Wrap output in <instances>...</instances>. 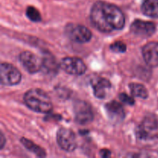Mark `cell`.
Returning <instances> with one entry per match:
<instances>
[{"mask_svg":"<svg viewBox=\"0 0 158 158\" xmlns=\"http://www.w3.org/2000/svg\"><path fill=\"white\" fill-rule=\"evenodd\" d=\"M100 156H101L102 157H108L111 155L110 151H108V150H106V149L101 150L100 152Z\"/></svg>","mask_w":158,"mask_h":158,"instance_id":"21","label":"cell"},{"mask_svg":"<svg viewBox=\"0 0 158 158\" xmlns=\"http://www.w3.org/2000/svg\"><path fill=\"white\" fill-rule=\"evenodd\" d=\"M0 138H1V140H0V146H1V148H3L5 143H6V139H5L2 133H1V134H0Z\"/></svg>","mask_w":158,"mask_h":158,"instance_id":"22","label":"cell"},{"mask_svg":"<svg viewBox=\"0 0 158 158\" xmlns=\"http://www.w3.org/2000/svg\"><path fill=\"white\" fill-rule=\"evenodd\" d=\"M66 35L73 41L79 43L89 42L92 38V32L83 25L69 23L65 28Z\"/></svg>","mask_w":158,"mask_h":158,"instance_id":"4","label":"cell"},{"mask_svg":"<svg viewBox=\"0 0 158 158\" xmlns=\"http://www.w3.org/2000/svg\"><path fill=\"white\" fill-rule=\"evenodd\" d=\"M106 114L110 120L114 123L123 121L125 117V112L123 106L118 102L113 100L105 105Z\"/></svg>","mask_w":158,"mask_h":158,"instance_id":"11","label":"cell"},{"mask_svg":"<svg viewBox=\"0 0 158 158\" xmlns=\"http://www.w3.org/2000/svg\"><path fill=\"white\" fill-rule=\"evenodd\" d=\"M21 73L17 68L7 63H2L0 66V82L5 86H14L20 83Z\"/></svg>","mask_w":158,"mask_h":158,"instance_id":"5","label":"cell"},{"mask_svg":"<svg viewBox=\"0 0 158 158\" xmlns=\"http://www.w3.org/2000/svg\"><path fill=\"white\" fill-rule=\"evenodd\" d=\"M57 68L58 65L54 57L49 52L45 53L44 56L42 59V69H44L48 73H51L56 72Z\"/></svg>","mask_w":158,"mask_h":158,"instance_id":"15","label":"cell"},{"mask_svg":"<svg viewBox=\"0 0 158 158\" xmlns=\"http://www.w3.org/2000/svg\"><path fill=\"white\" fill-rule=\"evenodd\" d=\"M142 54L147 64L152 67L158 66V42H151L145 45Z\"/></svg>","mask_w":158,"mask_h":158,"instance_id":"12","label":"cell"},{"mask_svg":"<svg viewBox=\"0 0 158 158\" xmlns=\"http://www.w3.org/2000/svg\"><path fill=\"white\" fill-rule=\"evenodd\" d=\"M110 49L113 51V52L123 53V52H126L127 46L124 43H123V42L117 41V42H115V43H113V44L111 45Z\"/></svg>","mask_w":158,"mask_h":158,"instance_id":"19","label":"cell"},{"mask_svg":"<svg viewBox=\"0 0 158 158\" xmlns=\"http://www.w3.org/2000/svg\"><path fill=\"white\" fill-rule=\"evenodd\" d=\"M21 143H23V146L28 150V151H31L32 153L35 154V155L38 156V157H43L46 156V152H45L44 150L42 148H40L38 145L35 144L32 141L28 140L26 138H22L21 139Z\"/></svg>","mask_w":158,"mask_h":158,"instance_id":"16","label":"cell"},{"mask_svg":"<svg viewBox=\"0 0 158 158\" xmlns=\"http://www.w3.org/2000/svg\"><path fill=\"white\" fill-rule=\"evenodd\" d=\"M131 30L137 36L147 38L155 32L156 26L152 22L137 19L131 24Z\"/></svg>","mask_w":158,"mask_h":158,"instance_id":"10","label":"cell"},{"mask_svg":"<svg viewBox=\"0 0 158 158\" xmlns=\"http://www.w3.org/2000/svg\"><path fill=\"white\" fill-rule=\"evenodd\" d=\"M141 10L144 15L151 18L158 17V0H143Z\"/></svg>","mask_w":158,"mask_h":158,"instance_id":"14","label":"cell"},{"mask_svg":"<svg viewBox=\"0 0 158 158\" xmlns=\"http://www.w3.org/2000/svg\"><path fill=\"white\" fill-rule=\"evenodd\" d=\"M24 102L32 110L41 114H47L52 109L51 99L45 91L40 89H31L24 95Z\"/></svg>","mask_w":158,"mask_h":158,"instance_id":"2","label":"cell"},{"mask_svg":"<svg viewBox=\"0 0 158 158\" xmlns=\"http://www.w3.org/2000/svg\"><path fill=\"white\" fill-rule=\"evenodd\" d=\"M19 58L22 66L29 73H35L42 69V60L29 51L20 53Z\"/></svg>","mask_w":158,"mask_h":158,"instance_id":"9","label":"cell"},{"mask_svg":"<svg viewBox=\"0 0 158 158\" xmlns=\"http://www.w3.org/2000/svg\"><path fill=\"white\" fill-rule=\"evenodd\" d=\"M92 25L102 32H111L124 27L125 17L120 8L115 5L98 1L90 11Z\"/></svg>","mask_w":158,"mask_h":158,"instance_id":"1","label":"cell"},{"mask_svg":"<svg viewBox=\"0 0 158 158\" xmlns=\"http://www.w3.org/2000/svg\"><path fill=\"white\" fill-rule=\"evenodd\" d=\"M26 16L31 20V21L34 22V23H38V22L41 21V15H40V12L35 9L33 6H29L26 9Z\"/></svg>","mask_w":158,"mask_h":158,"instance_id":"18","label":"cell"},{"mask_svg":"<svg viewBox=\"0 0 158 158\" xmlns=\"http://www.w3.org/2000/svg\"><path fill=\"white\" fill-rule=\"evenodd\" d=\"M157 130L158 120L157 117L154 114H148L137 128V136L140 140H151L157 137Z\"/></svg>","mask_w":158,"mask_h":158,"instance_id":"3","label":"cell"},{"mask_svg":"<svg viewBox=\"0 0 158 158\" xmlns=\"http://www.w3.org/2000/svg\"><path fill=\"white\" fill-rule=\"evenodd\" d=\"M119 98H120V101L122 103H125V104L127 105H134V99L132 97H130L129 95H127L125 93H121V94L119 95Z\"/></svg>","mask_w":158,"mask_h":158,"instance_id":"20","label":"cell"},{"mask_svg":"<svg viewBox=\"0 0 158 158\" xmlns=\"http://www.w3.org/2000/svg\"><path fill=\"white\" fill-rule=\"evenodd\" d=\"M94 94L97 98L104 99L111 88V83L105 78H98L92 81Z\"/></svg>","mask_w":158,"mask_h":158,"instance_id":"13","label":"cell"},{"mask_svg":"<svg viewBox=\"0 0 158 158\" xmlns=\"http://www.w3.org/2000/svg\"><path fill=\"white\" fill-rule=\"evenodd\" d=\"M73 112L75 120L81 125L89 123L94 120V113L92 107L87 102L77 100L74 103Z\"/></svg>","mask_w":158,"mask_h":158,"instance_id":"6","label":"cell"},{"mask_svg":"<svg viewBox=\"0 0 158 158\" xmlns=\"http://www.w3.org/2000/svg\"><path fill=\"white\" fill-rule=\"evenodd\" d=\"M57 143L60 148L67 152H72L77 147V139L74 133L71 130L61 128L56 134Z\"/></svg>","mask_w":158,"mask_h":158,"instance_id":"8","label":"cell"},{"mask_svg":"<svg viewBox=\"0 0 158 158\" xmlns=\"http://www.w3.org/2000/svg\"><path fill=\"white\" fill-rule=\"evenodd\" d=\"M130 89L133 96L139 98L146 99L148 97V89L143 85L140 83H131L129 85Z\"/></svg>","mask_w":158,"mask_h":158,"instance_id":"17","label":"cell"},{"mask_svg":"<svg viewBox=\"0 0 158 158\" xmlns=\"http://www.w3.org/2000/svg\"><path fill=\"white\" fill-rule=\"evenodd\" d=\"M60 67L63 71L71 75H83L86 70L84 62L77 57H66L62 60Z\"/></svg>","mask_w":158,"mask_h":158,"instance_id":"7","label":"cell"}]
</instances>
